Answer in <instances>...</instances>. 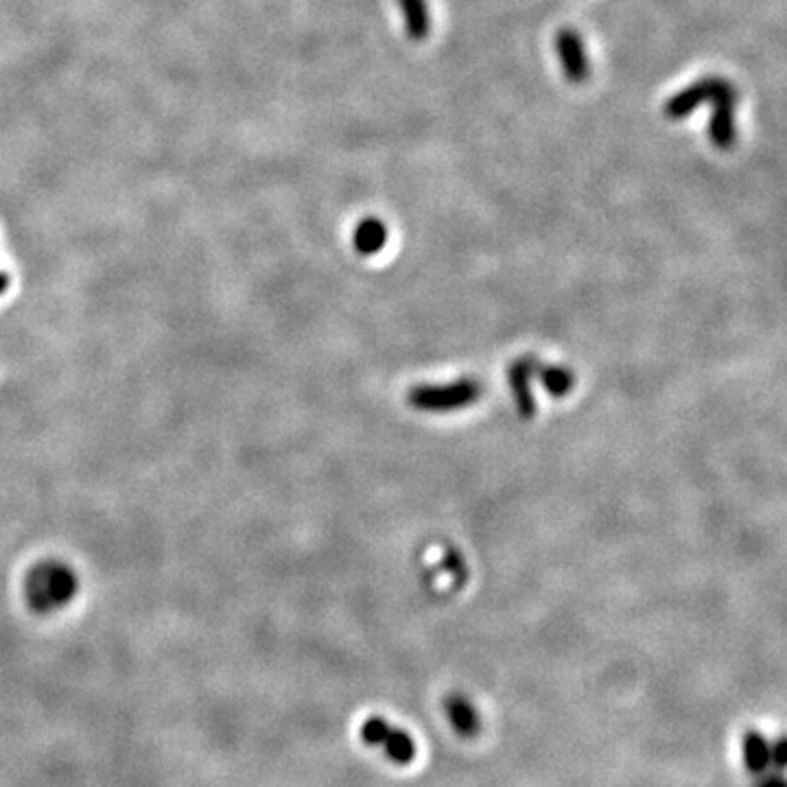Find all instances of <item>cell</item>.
Masks as SVG:
<instances>
[{"instance_id":"30bf717a","label":"cell","mask_w":787,"mask_h":787,"mask_svg":"<svg viewBox=\"0 0 787 787\" xmlns=\"http://www.w3.org/2000/svg\"><path fill=\"white\" fill-rule=\"evenodd\" d=\"M387 241V228L379 219H366L359 223L355 232V248L361 254H374L379 252Z\"/></svg>"},{"instance_id":"7c38bea8","label":"cell","mask_w":787,"mask_h":787,"mask_svg":"<svg viewBox=\"0 0 787 787\" xmlns=\"http://www.w3.org/2000/svg\"><path fill=\"white\" fill-rule=\"evenodd\" d=\"M770 761H772V766H777L779 770L785 768V739L783 737H779L777 742H774V746H770Z\"/></svg>"},{"instance_id":"ba28073f","label":"cell","mask_w":787,"mask_h":787,"mask_svg":"<svg viewBox=\"0 0 787 787\" xmlns=\"http://www.w3.org/2000/svg\"><path fill=\"white\" fill-rule=\"evenodd\" d=\"M742 753H744V766L748 774H753V777H761V774H766L768 768L772 766L768 739L759 731H753V728L744 733Z\"/></svg>"},{"instance_id":"5b68a950","label":"cell","mask_w":787,"mask_h":787,"mask_svg":"<svg viewBox=\"0 0 787 787\" xmlns=\"http://www.w3.org/2000/svg\"><path fill=\"white\" fill-rule=\"evenodd\" d=\"M737 88L728 84L724 92L715 97L711 121H709V138L718 149H731L737 140V123H735V110H737Z\"/></svg>"},{"instance_id":"8992f818","label":"cell","mask_w":787,"mask_h":787,"mask_svg":"<svg viewBox=\"0 0 787 787\" xmlns=\"http://www.w3.org/2000/svg\"><path fill=\"white\" fill-rule=\"evenodd\" d=\"M554 44L562 70H565V77L571 81V84H584V81L589 79L591 66L580 35L571 29H562L556 33Z\"/></svg>"},{"instance_id":"8fae6325","label":"cell","mask_w":787,"mask_h":787,"mask_svg":"<svg viewBox=\"0 0 787 787\" xmlns=\"http://www.w3.org/2000/svg\"><path fill=\"white\" fill-rule=\"evenodd\" d=\"M545 383L554 394H567L571 390V374L567 370H549Z\"/></svg>"},{"instance_id":"6da1fadb","label":"cell","mask_w":787,"mask_h":787,"mask_svg":"<svg viewBox=\"0 0 787 787\" xmlns=\"http://www.w3.org/2000/svg\"><path fill=\"white\" fill-rule=\"evenodd\" d=\"M77 575L64 562L49 560L35 565L25 580L27 606L35 615H55L77 595Z\"/></svg>"},{"instance_id":"7a4b0ae2","label":"cell","mask_w":787,"mask_h":787,"mask_svg":"<svg viewBox=\"0 0 787 787\" xmlns=\"http://www.w3.org/2000/svg\"><path fill=\"white\" fill-rule=\"evenodd\" d=\"M361 742L370 748H381L383 755L396 766H407L416 759V742L405 728H396L381 715H370L361 724Z\"/></svg>"},{"instance_id":"52a82bcc","label":"cell","mask_w":787,"mask_h":787,"mask_svg":"<svg viewBox=\"0 0 787 787\" xmlns=\"http://www.w3.org/2000/svg\"><path fill=\"white\" fill-rule=\"evenodd\" d=\"M446 720L453 726V731L462 739H475L481 733V718L475 704L468 700L464 693H449L444 698Z\"/></svg>"},{"instance_id":"4fadbf2b","label":"cell","mask_w":787,"mask_h":787,"mask_svg":"<svg viewBox=\"0 0 787 787\" xmlns=\"http://www.w3.org/2000/svg\"><path fill=\"white\" fill-rule=\"evenodd\" d=\"M757 787H785V781H783V777H781L779 772L777 774H766V777L759 781Z\"/></svg>"},{"instance_id":"9c48e42d","label":"cell","mask_w":787,"mask_h":787,"mask_svg":"<svg viewBox=\"0 0 787 787\" xmlns=\"http://www.w3.org/2000/svg\"><path fill=\"white\" fill-rule=\"evenodd\" d=\"M398 7L403 11L407 35L414 42L427 40L431 31V14L427 7V0H398Z\"/></svg>"},{"instance_id":"277c9868","label":"cell","mask_w":787,"mask_h":787,"mask_svg":"<svg viewBox=\"0 0 787 787\" xmlns=\"http://www.w3.org/2000/svg\"><path fill=\"white\" fill-rule=\"evenodd\" d=\"M479 394L477 383H455L446 387H418V390L411 392V405L429 411H446L468 405L475 401Z\"/></svg>"},{"instance_id":"3957f363","label":"cell","mask_w":787,"mask_h":787,"mask_svg":"<svg viewBox=\"0 0 787 787\" xmlns=\"http://www.w3.org/2000/svg\"><path fill=\"white\" fill-rule=\"evenodd\" d=\"M731 84L722 77H704L693 81L685 90L676 92V95L665 103V116L672 121L687 119L691 112H696L700 105L711 103L715 97L724 92V88Z\"/></svg>"}]
</instances>
